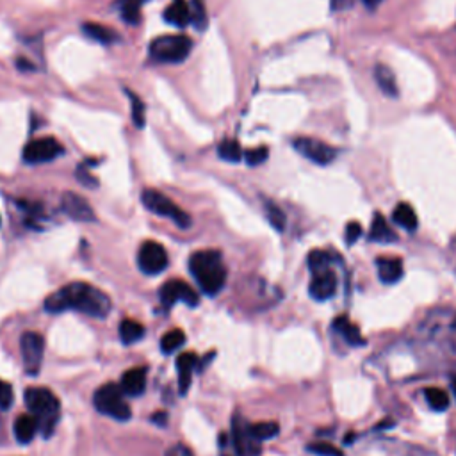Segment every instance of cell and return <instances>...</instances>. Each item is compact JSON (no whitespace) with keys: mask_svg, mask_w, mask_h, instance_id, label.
<instances>
[{"mask_svg":"<svg viewBox=\"0 0 456 456\" xmlns=\"http://www.w3.org/2000/svg\"><path fill=\"white\" fill-rule=\"evenodd\" d=\"M45 309L52 314L75 310V312H82L93 317H107L111 312V300L100 289L84 282H75V284L64 285L58 293L47 298Z\"/></svg>","mask_w":456,"mask_h":456,"instance_id":"6da1fadb","label":"cell"},{"mask_svg":"<svg viewBox=\"0 0 456 456\" xmlns=\"http://www.w3.org/2000/svg\"><path fill=\"white\" fill-rule=\"evenodd\" d=\"M189 269L198 282L200 289L208 296H214L225 287L226 267L221 253L214 250H202L189 259Z\"/></svg>","mask_w":456,"mask_h":456,"instance_id":"7a4b0ae2","label":"cell"},{"mask_svg":"<svg viewBox=\"0 0 456 456\" xmlns=\"http://www.w3.org/2000/svg\"><path fill=\"white\" fill-rule=\"evenodd\" d=\"M25 405L34 413L43 433L49 437L59 419V399L52 390L43 387H31L25 392Z\"/></svg>","mask_w":456,"mask_h":456,"instance_id":"3957f363","label":"cell"},{"mask_svg":"<svg viewBox=\"0 0 456 456\" xmlns=\"http://www.w3.org/2000/svg\"><path fill=\"white\" fill-rule=\"evenodd\" d=\"M191 49H193V43L187 36L169 34L160 36V38L152 41L148 52H150V58L154 61L175 64V62L186 61Z\"/></svg>","mask_w":456,"mask_h":456,"instance_id":"277c9868","label":"cell"},{"mask_svg":"<svg viewBox=\"0 0 456 456\" xmlns=\"http://www.w3.org/2000/svg\"><path fill=\"white\" fill-rule=\"evenodd\" d=\"M93 403L98 412L112 417L116 421H129L130 416H132L130 407L123 399V390L115 383H107V385L100 387L95 394Z\"/></svg>","mask_w":456,"mask_h":456,"instance_id":"5b68a950","label":"cell"},{"mask_svg":"<svg viewBox=\"0 0 456 456\" xmlns=\"http://www.w3.org/2000/svg\"><path fill=\"white\" fill-rule=\"evenodd\" d=\"M456 328V310L435 309L426 315L419 326V333L426 341L442 342L446 341Z\"/></svg>","mask_w":456,"mask_h":456,"instance_id":"8992f818","label":"cell"},{"mask_svg":"<svg viewBox=\"0 0 456 456\" xmlns=\"http://www.w3.org/2000/svg\"><path fill=\"white\" fill-rule=\"evenodd\" d=\"M143 205L150 211V213L157 214L160 217H168L173 223L180 228H189L191 226V217L189 214L184 213L177 204H173L168 196H164L163 193L155 189H145L141 195Z\"/></svg>","mask_w":456,"mask_h":456,"instance_id":"52a82bcc","label":"cell"},{"mask_svg":"<svg viewBox=\"0 0 456 456\" xmlns=\"http://www.w3.org/2000/svg\"><path fill=\"white\" fill-rule=\"evenodd\" d=\"M293 147L298 154L303 155L310 163L319 164V166H328L337 157L335 148L315 138H298L293 141Z\"/></svg>","mask_w":456,"mask_h":456,"instance_id":"ba28073f","label":"cell"},{"mask_svg":"<svg viewBox=\"0 0 456 456\" xmlns=\"http://www.w3.org/2000/svg\"><path fill=\"white\" fill-rule=\"evenodd\" d=\"M138 264L145 275H160L168 267V253L163 244L147 241L139 248Z\"/></svg>","mask_w":456,"mask_h":456,"instance_id":"9c48e42d","label":"cell"},{"mask_svg":"<svg viewBox=\"0 0 456 456\" xmlns=\"http://www.w3.org/2000/svg\"><path fill=\"white\" fill-rule=\"evenodd\" d=\"M62 147L59 145L58 139L53 138H40L32 139L27 143L23 148V160L27 164H43L56 160L62 154Z\"/></svg>","mask_w":456,"mask_h":456,"instance_id":"30bf717a","label":"cell"},{"mask_svg":"<svg viewBox=\"0 0 456 456\" xmlns=\"http://www.w3.org/2000/svg\"><path fill=\"white\" fill-rule=\"evenodd\" d=\"M20 348H22L23 368L29 374H38L43 362L45 341L40 333L25 332L20 339Z\"/></svg>","mask_w":456,"mask_h":456,"instance_id":"8fae6325","label":"cell"},{"mask_svg":"<svg viewBox=\"0 0 456 456\" xmlns=\"http://www.w3.org/2000/svg\"><path fill=\"white\" fill-rule=\"evenodd\" d=\"M160 302L166 307L175 305L177 302L195 307L198 305V294L184 280H169L160 287Z\"/></svg>","mask_w":456,"mask_h":456,"instance_id":"7c38bea8","label":"cell"},{"mask_svg":"<svg viewBox=\"0 0 456 456\" xmlns=\"http://www.w3.org/2000/svg\"><path fill=\"white\" fill-rule=\"evenodd\" d=\"M232 439H234L235 451L239 456H259L261 449H259V440L252 435L250 424L241 419V416L234 417L232 422Z\"/></svg>","mask_w":456,"mask_h":456,"instance_id":"4fadbf2b","label":"cell"},{"mask_svg":"<svg viewBox=\"0 0 456 456\" xmlns=\"http://www.w3.org/2000/svg\"><path fill=\"white\" fill-rule=\"evenodd\" d=\"M61 207L62 211L67 213V216L71 217V219H75V221H95V213L91 205L88 204V200L82 198V196L77 195V193H71V191L64 193L61 198Z\"/></svg>","mask_w":456,"mask_h":456,"instance_id":"5bb4252c","label":"cell"},{"mask_svg":"<svg viewBox=\"0 0 456 456\" xmlns=\"http://www.w3.org/2000/svg\"><path fill=\"white\" fill-rule=\"evenodd\" d=\"M310 296L314 298L315 302H326L332 300L337 293V276L333 271H321L315 273L312 282L309 285Z\"/></svg>","mask_w":456,"mask_h":456,"instance_id":"9a60e30c","label":"cell"},{"mask_svg":"<svg viewBox=\"0 0 456 456\" xmlns=\"http://www.w3.org/2000/svg\"><path fill=\"white\" fill-rule=\"evenodd\" d=\"M121 390L127 396H141L147 389V369L134 368L121 376Z\"/></svg>","mask_w":456,"mask_h":456,"instance_id":"2e32d148","label":"cell"},{"mask_svg":"<svg viewBox=\"0 0 456 456\" xmlns=\"http://www.w3.org/2000/svg\"><path fill=\"white\" fill-rule=\"evenodd\" d=\"M198 365V359L195 353H182L177 359V371H178V389L180 394H186L187 389L193 380V371Z\"/></svg>","mask_w":456,"mask_h":456,"instance_id":"e0dca14e","label":"cell"},{"mask_svg":"<svg viewBox=\"0 0 456 456\" xmlns=\"http://www.w3.org/2000/svg\"><path fill=\"white\" fill-rule=\"evenodd\" d=\"M164 20L173 27H186L191 22L189 5L184 0H173L164 11Z\"/></svg>","mask_w":456,"mask_h":456,"instance_id":"ac0fdd59","label":"cell"},{"mask_svg":"<svg viewBox=\"0 0 456 456\" xmlns=\"http://www.w3.org/2000/svg\"><path fill=\"white\" fill-rule=\"evenodd\" d=\"M378 275L383 284H396L403 276V262L399 259H378Z\"/></svg>","mask_w":456,"mask_h":456,"instance_id":"d6986e66","label":"cell"},{"mask_svg":"<svg viewBox=\"0 0 456 456\" xmlns=\"http://www.w3.org/2000/svg\"><path fill=\"white\" fill-rule=\"evenodd\" d=\"M40 422L34 416H20L14 421V437L20 444H29L36 437Z\"/></svg>","mask_w":456,"mask_h":456,"instance_id":"ffe728a7","label":"cell"},{"mask_svg":"<svg viewBox=\"0 0 456 456\" xmlns=\"http://www.w3.org/2000/svg\"><path fill=\"white\" fill-rule=\"evenodd\" d=\"M82 32H84L88 38H91V40L98 41V43L102 45H112L120 40V36L116 34L111 27H106L102 25V23H93V22L84 23V25H82Z\"/></svg>","mask_w":456,"mask_h":456,"instance_id":"44dd1931","label":"cell"},{"mask_svg":"<svg viewBox=\"0 0 456 456\" xmlns=\"http://www.w3.org/2000/svg\"><path fill=\"white\" fill-rule=\"evenodd\" d=\"M374 79H376V84L380 86V89L387 95V97L390 98L398 97L399 95L398 82H396L394 73H392V70H390L389 67H385V64H376V68H374Z\"/></svg>","mask_w":456,"mask_h":456,"instance_id":"7402d4cb","label":"cell"},{"mask_svg":"<svg viewBox=\"0 0 456 456\" xmlns=\"http://www.w3.org/2000/svg\"><path fill=\"white\" fill-rule=\"evenodd\" d=\"M369 239L374 241V243L389 244L398 241V235L394 234V230H392L389 226V223L385 221V217L381 216V214H374V221H372Z\"/></svg>","mask_w":456,"mask_h":456,"instance_id":"603a6c76","label":"cell"},{"mask_svg":"<svg viewBox=\"0 0 456 456\" xmlns=\"http://www.w3.org/2000/svg\"><path fill=\"white\" fill-rule=\"evenodd\" d=\"M333 328H335L337 332H339V335H341L350 346H362L363 344V339H362V335H360V330L355 326V324H351L350 319L346 317V315H342V317H337L335 321H333Z\"/></svg>","mask_w":456,"mask_h":456,"instance_id":"cb8c5ba5","label":"cell"},{"mask_svg":"<svg viewBox=\"0 0 456 456\" xmlns=\"http://www.w3.org/2000/svg\"><path fill=\"white\" fill-rule=\"evenodd\" d=\"M392 219L407 232H413L417 228V214L408 204H398L392 213Z\"/></svg>","mask_w":456,"mask_h":456,"instance_id":"d4e9b609","label":"cell"},{"mask_svg":"<svg viewBox=\"0 0 456 456\" xmlns=\"http://www.w3.org/2000/svg\"><path fill=\"white\" fill-rule=\"evenodd\" d=\"M143 335H145V326L139 324L138 321H132V319H125L123 323L120 324V339L123 344H134V342L141 341Z\"/></svg>","mask_w":456,"mask_h":456,"instance_id":"484cf974","label":"cell"},{"mask_svg":"<svg viewBox=\"0 0 456 456\" xmlns=\"http://www.w3.org/2000/svg\"><path fill=\"white\" fill-rule=\"evenodd\" d=\"M426 401L430 405L433 410L437 412H444V410H448L449 407V394L444 389H439V387H430V389L424 390Z\"/></svg>","mask_w":456,"mask_h":456,"instance_id":"4316f807","label":"cell"},{"mask_svg":"<svg viewBox=\"0 0 456 456\" xmlns=\"http://www.w3.org/2000/svg\"><path fill=\"white\" fill-rule=\"evenodd\" d=\"M217 155H219V159L226 160V163H239L243 159V150L235 139H226L217 147Z\"/></svg>","mask_w":456,"mask_h":456,"instance_id":"83f0119b","label":"cell"},{"mask_svg":"<svg viewBox=\"0 0 456 456\" xmlns=\"http://www.w3.org/2000/svg\"><path fill=\"white\" fill-rule=\"evenodd\" d=\"M264 211H266V217H267V221L271 223V226H273L275 230L284 232L285 225H287V217H285L284 211H282V208H280L276 204L269 202V200H267L266 204H264Z\"/></svg>","mask_w":456,"mask_h":456,"instance_id":"f1b7e54d","label":"cell"},{"mask_svg":"<svg viewBox=\"0 0 456 456\" xmlns=\"http://www.w3.org/2000/svg\"><path fill=\"white\" fill-rule=\"evenodd\" d=\"M250 430H252L253 437H255L259 442H262V440L275 439L280 431V426L276 424V422L266 421V422H257V424H250Z\"/></svg>","mask_w":456,"mask_h":456,"instance_id":"f546056e","label":"cell"},{"mask_svg":"<svg viewBox=\"0 0 456 456\" xmlns=\"http://www.w3.org/2000/svg\"><path fill=\"white\" fill-rule=\"evenodd\" d=\"M191 11V23L198 29V31H205L207 29V8H205L204 0H193V4L189 5Z\"/></svg>","mask_w":456,"mask_h":456,"instance_id":"4dcf8cb0","label":"cell"},{"mask_svg":"<svg viewBox=\"0 0 456 456\" xmlns=\"http://www.w3.org/2000/svg\"><path fill=\"white\" fill-rule=\"evenodd\" d=\"M186 342V335L182 330H171L166 335L163 337V341H160V351L163 353H173V351H177L178 348H182Z\"/></svg>","mask_w":456,"mask_h":456,"instance_id":"1f68e13d","label":"cell"},{"mask_svg":"<svg viewBox=\"0 0 456 456\" xmlns=\"http://www.w3.org/2000/svg\"><path fill=\"white\" fill-rule=\"evenodd\" d=\"M147 0H123L121 5V18L127 23H138L139 22V13H141V5Z\"/></svg>","mask_w":456,"mask_h":456,"instance_id":"d6a6232c","label":"cell"},{"mask_svg":"<svg viewBox=\"0 0 456 456\" xmlns=\"http://www.w3.org/2000/svg\"><path fill=\"white\" fill-rule=\"evenodd\" d=\"M330 266V255L326 252H321V250H315L309 255V267L312 273H321V271H326Z\"/></svg>","mask_w":456,"mask_h":456,"instance_id":"836d02e7","label":"cell"},{"mask_svg":"<svg viewBox=\"0 0 456 456\" xmlns=\"http://www.w3.org/2000/svg\"><path fill=\"white\" fill-rule=\"evenodd\" d=\"M130 98V107H132V121L138 129L145 127V104L141 102V98L134 93H127Z\"/></svg>","mask_w":456,"mask_h":456,"instance_id":"e575fe53","label":"cell"},{"mask_svg":"<svg viewBox=\"0 0 456 456\" xmlns=\"http://www.w3.org/2000/svg\"><path fill=\"white\" fill-rule=\"evenodd\" d=\"M307 451L317 456H344L342 449L335 448L333 444L328 442H314L307 446Z\"/></svg>","mask_w":456,"mask_h":456,"instance_id":"d590c367","label":"cell"},{"mask_svg":"<svg viewBox=\"0 0 456 456\" xmlns=\"http://www.w3.org/2000/svg\"><path fill=\"white\" fill-rule=\"evenodd\" d=\"M267 155H269V150H267L266 147H259L246 152V154H244V160H246L250 166H259V164L266 163Z\"/></svg>","mask_w":456,"mask_h":456,"instance_id":"8d00e7d4","label":"cell"},{"mask_svg":"<svg viewBox=\"0 0 456 456\" xmlns=\"http://www.w3.org/2000/svg\"><path fill=\"white\" fill-rule=\"evenodd\" d=\"M13 399L14 396L11 385L0 380V408H2V410H8V408L13 405Z\"/></svg>","mask_w":456,"mask_h":456,"instance_id":"74e56055","label":"cell"},{"mask_svg":"<svg viewBox=\"0 0 456 456\" xmlns=\"http://www.w3.org/2000/svg\"><path fill=\"white\" fill-rule=\"evenodd\" d=\"M362 235V226L359 221H350L346 225V243L355 244Z\"/></svg>","mask_w":456,"mask_h":456,"instance_id":"f35d334b","label":"cell"},{"mask_svg":"<svg viewBox=\"0 0 456 456\" xmlns=\"http://www.w3.org/2000/svg\"><path fill=\"white\" fill-rule=\"evenodd\" d=\"M77 178H79V180L82 182L86 187H97V180H95V178L91 177L86 169H82V168L77 169Z\"/></svg>","mask_w":456,"mask_h":456,"instance_id":"ab89813d","label":"cell"},{"mask_svg":"<svg viewBox=\"0 0 456 456\" xmlns=\"http://www.w3.org/2000/svg\"><path fill=\"white\" fill-rule=\"evenodd\" d=\"M166 456H195L191 453V449H187L186 446H182V444H177V446H171L166 453Z\"/></svg>","mask_w":456,"mask_h":456,"instance_id":"60d3db41","label":"cell"},{"mask_svg":"<svg viewBox=\"0 0 456 456\" xmlns=\"http://www.w3.org/2000/svg\"><path fill=\"white\" fill-rule=\"evenodd\" d=\"M152 421L154 422H157V424H166V413L164 412H159V413H154V416H152Z\"/></svg>","mask_w":456,"mask_h":456,"instance_id":"b9f144b4","label":"cell"},{"mask_svg":"<svg viewBox=\"0 0 456 456\" xmlns=\"http://www.w3.org/2000/svg\"><path fill=\"white\" fill-rule=\"evenodd\" d=\"M362 2L365 5H368V8H376V5L380 4L381 0H362Z\"/></svg>","mask_w":456,"mask_h":456,"instance_id":"7bdbcfd3","label":"cell"},{"mask_svg":"<svg viewBox=\"0 0 456 456\" xmlns=\"http://www.w3.org/2000/svg\"><path fill=\"white\" fill-rule=\"evenodd\" d=\"M453 390H455V396H456V380L453 381Z\"/></svg>","mask_w":456,"mask_h":456,"instance_id":"ee69618b","label":"cell"}]
</instances>
